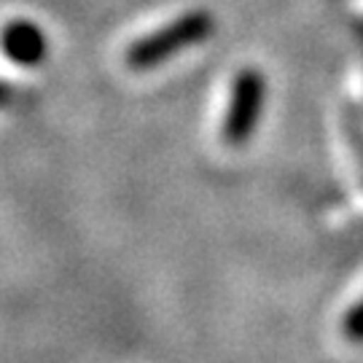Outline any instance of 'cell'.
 <instances>
[{"label":"cell","instance_id":"cell-1","mask_svg":"<svg viewBox=\"0 0 363 363\" xmlns=\"http://www.w3.org/2000/svg\"><path fill=\"white\" fill-rule=\"evenodd\" d=\"M213 27H216V22H213L210 11H189L178 16V19H172L169 25L148 33L145 38L135 40L127 49V54H124V60H127V65L132 70L159 67L178 52H186L196 43L208 40Z\"/></svg>","mask_w":363,"mask_h":363},{"label":"cell","instance_id":"cell-2","mask_svg":"<svg viewBox=\"0 0 363 363\" xmlns=\"http://www.w3.org/2000/svg\"><path fill=\"white\" fill-rule=\"evenodd\" d=\"M267 97V81L259 70L245 67L234 76L232 91H229V108L220 124V138L226 145H245L259 127L261 111Z\"/></svg>","mask_w":363,"mask_h":363},{"label":"cell","instance_id":"cell-3","mask_svg":"<svg viewBox=\"0 0 363 363\" xmlns=\"http://www.w3.org/2000/svg\"><path fill=\"white\" fill-rule=\"evenodd\" d=\"M0 46L6 57L16 65H38L46 54V40L35 25L13 22L0 33Z\"/></svg>","mask_w":363,"mask_h":363},{"label":"cell","instance_id":"cell-4","mask_svg":"<svg viewBox=\"0 0 363 363\" xmlns=\"http://www.w3.org/2000/svg\"><path fill=\"white\" fill-rule=\"evenodd\" d=\"M342 337L352 345H363V296L342 318Z\"/></svg>","mask_w":363,"mask_h":363}]
</instances>
